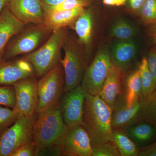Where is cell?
Masks as SVG:
<instances>
[{"mask_svg": "<svg viewBox=\"0 0 156 156\" xmlns=\"http://www.w3.org/2000/svg\"><path fill=\"white\" fill-rule=\"evenodd\" d=\"M112 112L111 108L99 95L87 94L84 100L83 121L92 146L113 141Z\"/></svg>", "mask_w": 156, "mask_h": 156, "instance_id": "cell-1", "label": "cell"}, {"mask_svg": "<svg viewBox=\"0 0 156 156\" xmlns=\"http://www.w3.org/2000/svg\"><path fill=\"white\" fill-rule=\"evenodd\" d=\"M38 113L34 131L36 150L48 146L62 145L68 127L63 122L59 102Z\"/></svg>", "mask_w": 156, "mask_h": 156, "instance_id": "cell-2", "label": "cell"}, {"mask_svg": "<svg viewBox=\"0 0 156 156\" xmlns=\"http://www.w3.org/2000/svg\"><path fill=\"white\" fill-rule=\"evenodd\" d=\"M67 35L66 28L53 30L41 47L22 56L33 66L37 79L41 78L60 63L61 50Z\"/></svg>", "mask_w": 156, "mask_h": 156, "instance_id": "cell-3", "label": "cell"}, {"mask_svg": "<svg viewBox=\"0 0 156 156\" xmlns=\"http://www.w3.org/2000/svg\"><path fill=\"white\" fill-rule=\"evenodd\" d=\"M64 56L60 63L63 68L65 77L64 93L80 85L89 60L80 44L67 35L62 47Z\"/></svg>", "mask_w": 156, "mask_h": 156, "instance_id": "cell-4", "label": "cell"}, {"mask_svg": "<svg viewBox=\"0 0 156 156\" xmlns=\"http://www.w3.org/2000/svg\"><path fill=\"white\" fill-rule=\"evenodd\" d=\"M52 31L44 24H32L14 36L6 47L2 60L26 55L37 49L50 37Z\"/></svg>", "mask_w": 156, "mask_h": 156, "instance_id": "cell-5", "label": "cell"}, {"mask_svg": "<svg viewBox=\"0 0 156 156\" xmlns=\"http://www.w3.org/2000/svg\"><path fill=\"white\" fill-rule=\"evenodd\" d=\"M38 113L19 116L15 122L0 133V156H11L21 146L33 141L35 124Z\"/></svg>", "mask_w": 156, "mask_h": 156, "instance_id": "cell-6", "label": "cell"}, {"mask_svg": "<svg viewBox=\"0 0 156 156\" xmlns=\"http://www.w3.org/2000/svg\"><path fill=\"white\" fill-rule=\"evenodd\" d=\"M64 85V71L60 63L38 80L37 113L59 102Z\"/></svg>", "mask_w": 156, "mask_h": 156, "instance_id": "cell-7", "label": "cell"}, {"mask_svg": "<svg viewBox=\"0 0 156 156\" xmlns=\"http://www.w3.org/2000/svg\"><path fill=\"white\" fill-rule=\"evenodd\" d=\"M114 65L111 54L106 49L98 50L87 66L80 85L87 94L98 95L111 69Z\"/></svg>", "mask_w": 156, "mask_h": 156, "instance_id": "cell-8", "label": "cell"}, {"mask_svg": "<svg viewBox=\"0 0 156 156\" xmlns=\"http://www.w3.org/2000/svg\"><path fill=\"white\" fill-rule=\"evenodd\" d=\"M37 79L35 76L26 78L13 85L16 94L14 110L19 116H27L37 113L38 101Z\"/></svg>", "mask_w": 156, "mask_h": 156, "instance_id": "cell-9", "label": "cell"}, {"mask_svg": "<svg viewBox=\"0 0 156 156\" xmlns=\"http://www.w3.org/2000/svg\"><path fill=\"white\" fill-rule=\"evenodd\" d=\"M87 94L81 85L62 94L59 104L63 122L67 127L83 126V111Z\"/></svg>", "mask_w": 156, "mask_h": 156, "instance_id": "cell-10", "label": "cell"}, {"mask_svg": "<svg viewBox=\"0 0 156 156\" xmlns=\"http://www.w3.org/2000/svg\"><path fill=\"white\" fill-rule=\"evenodd\" d=\"M62 146L65 156H92L91 139L83 125L68 127Z\"/></svg>", "mask_w": 156, "mask_h": 156, "instance_id": "cell-11", "label": "cell"}, {"mask_svg": "<svg viewBox=\"0 0 156 156\" xmlns=\"http://www.w3.org/2000/svg\"><path fill=\"white\" fill-rule=\"evenodd\" d=\"M8 9L25 24H44V13L41 0H10Z\"/></svg>", "mask_w": 156, "mask_h": 156, "instance_id": "cell-12", "label": "cell"}, {"mask_svg": "<svg viewBox=\"0 0 156 156\" xmlns=\"http://www.w3.org/2000/svg\"><path fill=\"white\" fill-rule=\"evenodd\" d=\"M35 76L33 66L22 57L0 60V86L14 85L20 80Z\"/></svg>", "mask_w": 156, "mask_h": 156, "instance_id": "cell-13", "label": "cell"}, {"mask_svg": "<svg viewBox=\"0 0 156 156\" xmlns=\"http://www.w3.org/2000/svg\"><path fill=\"white\" fill-rule=\"evenodd\" d=\"M143 101V98L142 97L133 105L128 106L125 100L124 92H122L116 99L112 109V129L126 128L139 120Z\"/></svg>", "mask_w": 156, "mask_h": 156, "instance_id": "cell-14", "label": "cell"}, {"mask_svg": "<svg viewBox=\"0 0 156 156\" xmlns=\"http://www.w3.org/2000/svg\"><path fill=\"white\" fill-rule=\"evenodd\" d=\"M26 26L6 6L0 15V60L10 40L25 28Z\"/></svg>", "mask_w": 156, "mask_h": 156, "instance_id": "cell-15", "label": "cell"}, {"mask_svg": "<svg viewBox=\"0 0 156 156\" xmlns=\"http://www.w3.org/2000/svg\"><path fill=\"white\" fill-rule=\"evenodd\" d=\"M80 7L67 11H44V24L51 31L73 26L78 17L85 10Z\"/></svg>", "mask_w": 156, "mask_h": 156, "instance_id": "cell-16", "label": "cell"}, {"mask_svg": "<svg viewBox=\"0 0 156 156\" xmlns=\"http://www.w3.org/2000/svg\"><path fill=\"white\" fill-rule=\"evenodd\" d=\"M121 70L114 64L111 69L98 95L112 109L117 98L123 92Z\"/></svg>", "mask_w": 156, "mask_h": 156, "instance_id": "cell-17", "label": "cell"}, {"mask_svg": "<svg viewBox=\"0 0 156 156\" xmlns=\"http://www.w3.org/2000/svg\"><path fill=\"white\" fill-rule=\"evenodd\" d=\"M73 26L77 35L78 43L86 49L85 52L89 60L93 26L92 9H85Z\"/></svg>", "mask_w": 156, "mask_h": 156, "instance_id": "cell-18", "label": "cell"}, {"mask_svg": "<svg viewBox=\"0 0 156 156\" xmlns=\"http://www.w3.org/2000/svg\"><path fill=\"white\" fill-rule=\"evenodd\" d=\"M136 53V47L133 42L128 41L118 42L113 48L112 57L114 64L124 73L135 58Z\"/></svg>", "mask_w": 156, "mask_h": 156, "instance_id": "cell-19", "label": "cell"}, {"mask_svg": "<svg viewBox=\"0 0 156 156\" xmlns=\"http://www.w3.org/2000/svg\"><path fill=\"white\" fill-rule=\"evenodd\" d=\"M126 134L135 144H142L149 142L155 134L156 128L145 122L132 124L124 128Z\"/></svg>", "mask_w": 156, "mask_h": 156, "instance_id": "cell-20", "label": "cell"}, {"mask_svg": "<svg viewBox=\"0 0 156 156\" xmlns=\"http://www.w3.org/2000/svg\"><path fill=\"white\" fill-rule=\"evenodd\" d=\"M112 136L121 156H138L139 150L124 128L112 129Z\"/></svg>", "mask_w": 156, "mask_h": 156, "instance_id": "cell-21", "label": "cell"}, {"mask_svg": "<svg viewBox=\"0 0 156 156\" xmlns=\"http://www.w3.org/2000/svg\"><path fill=\"white\" fill-rule=\"evenodd\" d=\"M126 86L125 100L127 105L131 106L142 97V83L138 68L127 77Z\"/></svg>", "mask_w": 156, "mask_h": 156, "instance_id": "cell-22", "label": "cell"}, {"mask_svg": "<svg viewBox=\"0 0 156 156\" xmlns=\"http://www.w3.org/2000/svg\"><path fill=\"white\" fill-rule=\"evenodd\" d=\"M139 120L150 123L156 128V88L143 98Z\"/></svg>", "mask_w": 156, "mask_h": 156, "instance_id": "cell-23", "label": "cell"}, {"mask_svg": "<svg viewBox=\"0 0 156 156\" xmlns=\"http://www.w3.org/2000/svg\"><path fill=\"white\" fill-rule=\"evenodd\" d=\"M138 69L142 83L141 95L143 98H144L151 92L153 84L152 77L149 68L147 57L142 58L140 63Z\"/></svg>", "mask_w": 156, "mask_h": 156, "instance_id": "cell-24", "label": "cell"}, {"mask_svg": "<svg viewBox=\"0 0 156 156\" xmlns=\"http://www.w3.org/2000/svg\"><path fill=\"white\" fill-rule=\"evenodd\" d=\"M112 35L122 41H128L135 34L134 27L123 20H118L112 28Z\"/></svg>", "mask_w": 156, "mask_h": 156, "instance_id": "cell-25", "label": "cell"}, {"mask_svg": "<svg viewBox=\"0 0 156 156\" xmlns=\"http://www.w3.org/2000/svg\"><path fill=\"white\" fill-rule=\"evenodd\" d=\"M42 2L44 11H67L80 7H88L91 4V1L88 0H66L63 2L54 6H50Z\"/></svg>", "mask_w": 156, "mask_h": 156, "instance_id": "cell-26", "label": "cell"}, {"mask_svg": "<svg viewBox=\"0 0 156 156\" xmlns=\"http://www.w3.org/2000/svg\"><path fill=\"white\" fill-rule=\"evenodd\" d=\"M138 16L147 25L156 24V0H146Z\"/></svg>", "mask_w": 156, "mask_h": 156, "instance_id": "cell-27", "label": "cell"}, {"mask_svg": "<svg viewBox=\"0 0 156 156\" xmlns=\"http://www.w3.org/2000/svg\"><path fill=\"white\" fill-rule=\"evenodd\" d=\"M19 117L14 109L0 105V133L12 126Z\"/></svg>", "mask_w": 156, "mask_h": 156, "instance_id": "cell-28", "label": "cell"}, {"mask_svg": "<svg viewBox=\"0 0 156 156\" xmlns=\"http://www.w3.org/2000/svg\"><path fill=\"white\" fill-rule=\"evenodd\" d=\"M16 104V94L13 85L0 86V105L14 109Z\"/></svg>", "mask_w": 156, "mask_h": 156, "instance_id": "cell-29", "label": "cell"}, {"mask_svg": "<svg viewBox=\"0 0 156 156\" xmlns=\"http://www.w3.org/2000/svg\"><path fill=\"white\" fill-rule=\"evenodd\" d=\"M92 147V156H121L113 141H108Z\"/></svg>", "mask_w": 156, "mask_h": 156, "instance_id": "cell-30", "label": "cell"}, {"mask_svg": "<svg viewBox=\"0 0 156 156\" xmlns=\"http://www.w3.org/2000/svg\"><path fill=\"white\" fill-rule=\"evenodd\" d=\"M65 155L62 145L55 144L45 147L36 151L35 156H63Z\"/></svg>", "mask_w": 156, "mask_h": 156, "instance_id": "cell-31", "label": "cell"}, {"mask_svg": "<svg viewBox=\"0 0 156 156\" xmlns=\"http://www.w3.org/2000/svg\"><path fill=\"white\" fill-rule=\"evenodd\" d=\"M147 58L149 68L153 81L152 92L156 88V47L151 49Z\"/></svg>", "mask_w": 156, "mask_h": 156, "instance_id": "cell-32", "label": "cell"}, {"mask_svg": "<svg viewBox=\"0 0 156 156\" xmlns=\"http://www.w3.org/2000/svg\"><path fill=\"white\" fill-rule=\"evenodd\" d=\"M36 151L35 144L32 141L18 148L11 156H35Z\"/></svg>", "mask_w": 156, "mask_h": 156, "instance_id": "cell-33", "label": "cell"}, {"mask_svg": "<svg viewBox=\"0 0 156 156\" xmlns=\"http://www.w3.org/2000/svg\"><path fill=\"white\" fill-rule=\"evenodd\" d=\"M146 0H127L128 9L133 14L139 15L140 12Z\"/></svg>", "mask_w": 156, "mask_h": 156, "instance_id": "cell-34", "label": "cell"}, {"mask_svg": "<svg viewBox=\"0 0 156 156\" xmlns=\"http://www.w3.org/2000/svg\"><path fill=\"white\" fill-rule=\"evenodd\" d=\"M139 156H156V142L139 150Z\"/></svg>", "mask_w": 156, "mask_h": 156, "instance_id": "cell-35", "label": "cell"}, {"mask_svg": "<svg viewBox=\"0 0 156 156\" xmlns=\"http://www.w3.org/2000/svg\"><path fill=\"white\" fill-rule=\"evenodd\" d=\"M102 2L105 5L119 7L126 5L127 0H102Z\"/></svg>", "mask_w": 156, "mask_h": 156, "instance_id": "cell-36", "label": "cell"}, {"mask_svg": "<svg viewBox=\"0 0 156 156\" xmlns=\"http://www.w3.org/2000/svg\"><path fill=\"white\" fill-rule=\"evenodd\" d=\"M147 33L148 36L150 37L156 45V24L149 26Z\"/></svg>", "mask_w": 156, "mask_h": 156, "instance_id": "cell-37", "label": "cell"}, {"mask_svg": "<svg viewBox=\"0 0 156 156\" xmlns=\"http://www.w3.org/2000/svg\"><path fill=\"white\" fill-rule=\"evenodd\" d=\"M66 0H41L42 2L50 6H54L63 2ZM92 1V0H88Z\"/></svg>", "mask_w": 156, "mask_h": 156, "instance_id": "cell-38", "label": "cell"}, {"mask_svg": "<svg viewBox=\"0 0 156 156\" xmlns=\"http://www.w3.org/2000/svg\"><path fill=\"white\" fill-rule=\"evenodd\" d=\"M10 0H0V15L4 9L7 6Z\"/></svg>", "mask_w": 156, "mask_h": 156, "instance_id": "cell-39", "label": "cell"}, {"mask_svg": "<svg viewBox=\"0 0 156 156\" xmlns=\"http://www.w3.org/2000/svg\"></svg>", "mask_w": 156, "mask_h": 156, "instance_id": "cell-40", "label": "cell"}]
</instances>
